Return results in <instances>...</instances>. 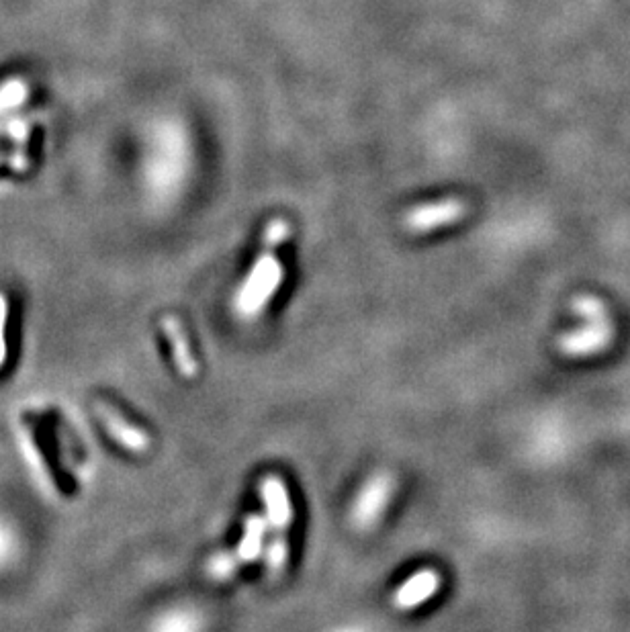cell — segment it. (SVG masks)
Instances as JSON below:
<instances>
[{"instance_id":"6da1fadb","label":"cell","mask_w":630,"mask_h":632,"mask_svg":"<svg viewBox=\"0 0 630 632\" xmlns=\"http://www.w3.org/2000/svg\"><path fill=\"white\" fill-rule=\"evenodd\" d=\"M289 234L291 228L285 219H273L266 225L262 236V250L236 299L238 311L246 315V318L256 315L279 291L285 277V268L275 258V250Z\"/></svg>"},{"instance_id":"7a4b0ae2","label":"cell","mask_w":630,"mask_h":632,"mask_svg":"<svg viewBox=\"0 0 630 632\" xmlns=\"http://www.w3.org/2000/svg\"><path fill=\"white\" fill-rule=\"evenodd\" d=\"M575 311L585 318V326L559 338V350L567 356H588L604 350L614 336L612 322L606 307L594 297H581L575 301Z\"/></svg>"},{"instance_id":"3957f363","label":"cell","mask_w":630,"mask_h":632,"mask_svg":"<svg viewBox=\"0 0 630 632\" xmlns=\"http://www.w3.org/2000/svg\"><path fill=\"white\" fill-rule=\"evenodd\" d=\"M260 495L266 506L268 526L275 532L270 543H289L287 532L293 522V506L285 481L279 475H266L260 481Z\"/></svg>"},{"instance_id":"277c9868","label":"cell","mask_w":630,"mask_h":632,"mask_svg":"<svg viewBox=\"0 0 630 632\" xmlns=\"http://www.w3.org/2000/svg\"><path fill=\"white\" fill-rule=\"evenodd\" d=\"M467 213V203L457 199V197H448V199H440V201H432V203H424L414 207L412 211H408L405 215V230L414 232V234H426L438 228H444L448 223L459 221L463 215Z\"/></svg>"},{"instance_id":"5b68a950","label":"cell","mask_w":630,"mask_h":632,"mask_svg":"<svg viewBox=\"0 0 630 632\" xmlns=\"http://www.w3.org/2000/svg\"><path fill=\"white\" fill-rule=\"evenodd\" d=\"M393 493V479L389 473H379L367 481V485L360 489L354 510H352V520L360 530H369L379 522L383 516L389 498Z\"/></svg>"},{"instance_id":"8992f818","label":"cell","mask_w":630,"mask_h":632,"mask_svg":"<svg viewBox=\"0 0 630 632\" xmlns=\"http://www.w3.org/2000/svg\"><path fill=\"white\" fill-rule=\"evenodd\" d=\"M95 414L99 416L101 424L107 428V432L111 434L113 440H117L123 448L131 450V453H146L150 446V438L148 434L127 422V418L111 405L109 401L97 399L95 401Z\"/></svg>"},{"instance_id":"52a82bcc","label":"cell","mask_w":630,"mask_h":632,"mask_svg":"<svg viewBox=\"0 0 630 632\" xmlns=\"http://www.w3.org/2000/svg\"><path fill=\"white\" fill-rule=\"evenodd\" d=\"M160 328L166 334V340L172 348V358H174V365H176L178 373L183 375L185 379H195L199 373V365L193 356L189 336L185 332L183 322H180L176 315H164V318L160 320Z\"/></svg>"},{"instance_id":"ba28073f","label":"cell","mask_w":630,"mask_h":632,"mask_svg":"<svg viewBox=\"0 0 630 632\" xmlns=\"http://www.w3.org/2000/svg\"><path fill=\"white\" fill-rule=\"evenodd\" d=\"M440 583H442V579L434 569L418 571L395 592L393 604L399 610L418 608L420 604H424L428 598H432L440 590Z\"/></svg>"},{"instance_id":"9c48e42d","label":"cell","mask_w":630,"mask_h":632,"mask_svg":"<svg viewBox=\"0 0 630 632\" xmlns=\"http://www.w3.org/2000/svg\"><path fill=\"white\" fill-rule=\"evenodd\" d=\"M264 532H266V520L262 516L252 514L246 518L244 536L240 540L238 551L234 553L240 563H254L260 557L262 545H264Z\"/></svg>"},{"instance_id":"30bf717a","label":"cell","mask_w":630,"mask_h":632,"mask_svg":"<svg viewBox=\"0 0 630 632\" xmlns=\"http://www.w3.org/2000/svg\"><path fill=\"white\" fill-rule=\"evenodd\" d=\"M238 567H240V561L236 559L234 553H221V555L211 559L209 575L213 579H217V581H225V579H230L238 571Z\"/></svg>"},{"instance_id":"8fae6325","label":"cell","mask_w":630,"mask_h":632,"mask_svg":"<svg viewBox=\"0 0 630 632\" xmlns=\"http://www.w3.org/2000/svg\"><path fill=\"white\" fill-rule=\"evenodd\" d=\"M7 315H9V303L7 297L0 295V367L7 360V340H5V328H7Z\"/></svg>"}]
</instances>
